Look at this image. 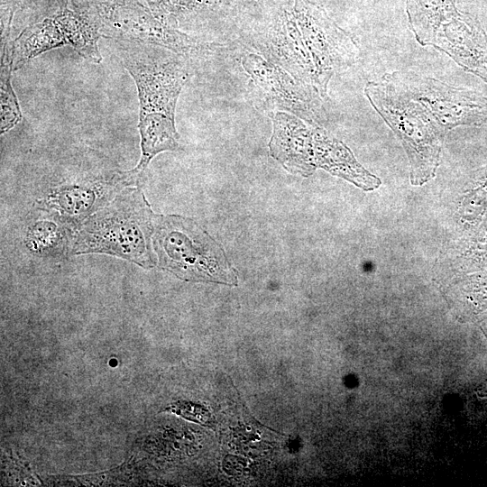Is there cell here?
<instances>
[{
    "label": "cell",
    "mask_w": 487,
    "mask_h": 487,
    "mask_svg": "<svg viewBox=\"0 0 487 487\" xmlns=\"http://www.w3.org/2000/svg\"><path fill=\"white\" fill-rule=\"evenodd\" d=\"M3 47L10 55L13 70H17L36 56L68 45L65 34L54 14L26 26L16 39Z\"/></svg>",
    "instance_id": "30bf717a"
},
{
    "label": "cell",
    "mask_w": 487,
    "mask_h": 487,
    "mask_svg": "<svg viewBox=\"0 0 487 487\" xmlns=\"http://www.w3.org/2000/svg\"><path fill=\"white\" fill-rule=\"evenodd\" d=\"M62 239V232L55 223L40 221L29 231L27 243L32 251L41 253L55 249Z\"/></svg>",
    "instance_id": "4fadbf2b"
},
{
    "label": "cell",
    "mask_w": 487,
    "mask_h": 487,
    "mask_svg": "<svg viewBox=\"0 0 487 487\" xmlns=\"http://www.w3.org/2000/svg\"><path fill=\"white\" fill-rule=\"evenodd\" d=\"M393 75L446 131L458 125L481 124L487 121V96L481 93L453 87L436 78L409 71H397Z\"/></svg>",
    "instance_id": "ba28073f"
},
{
    "label": "cell",
    "mask_w": 487,
    "mask_h": 487,
    "mask_svg": "<svg viewBox=\"0 0 487 487\" xmlns=\"http://www.w3.org/2000/svg\"><path fill=\"white\" fill-rule=\"evenodd\" d=\"M12 65L10 56L4 52L1 69V133L16 125L22 117L18 100L11 85Z\"/></svg>",
    "instance_id": "7c38bea8"
},
{
    "label": "cell",
    "mask_w": 487,
    "mask_h": 487,
    "mask_svg": "<svg viewBox=\"0 0 487 487\" xmlns=\"http://www.w3.org/2000/svg\"><path fill=\"white\" fill-rule=\"evenodd\" d=\"M126 185L123 173L55 188L46 198L49 208L68 220L78 221L106 204L118 188Z\"/></svg>",
    "instance_id": "9c48e42d"
},
{
    "label": "cell",
    "mask_w": 487,
    "mask_h": 487,
    "mask_svg": "<svg viewBox=\"0 0 487 487\" xmlns=\"http://www.w3.org/2000/svg\"><path fill=\"white\" fill-rule=\"evenodd\" d=\"M406 11L421 45L440 50L487 82V35L477 19L460 13L455 0H406Z\"/></svg>",
    "instance_id": "277c9868"
},
{
    "label": "cell",
    "mask_w": 487,
    "mask_h": 487,
    "mask_svg": "<svg viewBox=\"0 0 487 487\" xmlns=\"http://www.w3.org/2000/svg\"><path fill=\"white\" fill-rule=\"evenodd\" d=\"M271 117L273 122L271 153L287 170L308 175L320 167L365 189L381 183L356 161L343 142L329 136L317 124H306L301 118L282 111L272 113Z\"/></svg>",
    "instance_id": "3957f363"
},
{
    "label": "cell",
    "mask_w": 487,
    "mask_h": 487,
    "mask_svg": "<svg viewBox=\"0 0 487 487\" xmlns=\"http://www.w3.org/2000/svg\"><path fill=\"white\" fill-rule=\"evenodd\" d=\"M234 7L237 5V4H241L244 7L251 8L252 6L259 8H264L269 4L275 0H232Z\"/></svg>",
    "instance_id": "9a60e30c"
},
{
    "label": "cell",
    "mask_w": 487,
    "mask_h": 487,
    "mask_svg": "<svg viewBox=\"0 0 487 487\" xmlns=\"http://www.w3.org/2000/svg\"><path fill=\"white\" fill-rule=\"evenodd\" d=\"M364 94L401 141L409 160L411 183L421 185L432 179L447 131L393 73L385 74L382 82H368Z\"/></svg>",
    "instance_id": "7a4b0ae2"
},
{
    "label": "cell",
    "mask_w": 487,
    "mask_h": 487,
    "mask_svg": "<svg viewBox=\"0 0 487 487\" xmlns=\"http://www.w3.org/2000/svg\"><path fill=\"white\" fill-rule=\"evenodd\" d=\"M74 0H23L20 9L26 10L40 21L54 14L62 8L72 5ZM19 9V10H20Z\"/></svg>",
    "instance_id": "5bb4252c"
},
{
    "label": "cell",
    "mask_w": 487,
    "mask_h": 487,
    "mask_svg": "<svg viewBox=\"0 0 487 487\" xmlns=\"http://www.w3.org/2000/svg\"><path fill=\"white\" fill-rule=\"evenodd\" d=\"M152 245L159 266L181 279L236 283L221 247L189 219L156 216Z\"/></svg>",
    "instance_id": "5b68a950"
},
{
    "label": "cell",
    "mask_w": 487,
    "mask_h": 487,
    "mask_svg": "<svg viewBox=\"0 0 487 487\" xmlns=\"http://www.w3.org/2000/svg\"><path fill=\"white\" fill-rule=\"evenodd\" d=\"M155 219L142 191L125 188L79 225L69 252L106 253L152 268L156 264L152 252Z\"/></svg>",
    "instance_id": "6da1fadb"
},
{
    "label": "cell",
    "mask_w": 487,
    "mask_h": 487,
    "mask_svg": "<svg viewBox=\"0 0 487 487\" xmlns=\"http://www.w3.org/2000/svg\"><path fill=\"white\" fill-rule=\"evenodd\" d=\"M241 64L250 79L251 95L256 96L265 109L286 110L314 124L322 120L323 98L317 91L258 54L245 51Z\"/></svg>",
    "instance_id": "52a82bcc"
},
{
    "label": "cell",
    "mask_w": 487,
    "mask_h": 487,
    "mask_svg": "<svg viewBox=\"0 0 487 487\" xmlns=\"http://www.w3.org/2000/svg\"><path fill=\"white\" fill-rule=\"evenodd\" d=\"M293 11L302 39L314 62L322 98L333 75L354 63L360 51L352 36L310 0H294Z\"/></svg>",
    "instance_id": "8992f818"
},
{
    "label": "cell",
    "mask_w": 487,
    "mask_h": 487,
    "mask_svg": "<svg viewBox=\"0 0 487 487\" xmlns=\"http://www.w3.org/2000/svg\"><path fill=\"white\" fill-rule=\"evenodd\" d=\"M54 16L61 26L68 45L91 62L102 60L97 44L99 29L85 12L69 6L56 12Z\"/></svg>",
    "instance_id": "8fae6325"
}]
</instances>
